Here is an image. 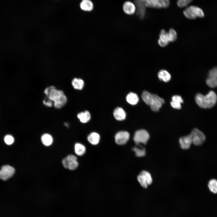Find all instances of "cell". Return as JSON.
<instances>
[{
  "label": "cell",
  "mask_w": 217,
  "mask_h": 217,
  "mask_svg": "<svg viewBox=\"0 0 217 217\" xmlns=\"http://www.w3.org/2000/svg\"><path fill=\"white\" fill-rule=\"evenodd\" d=\"M46 97L53 102V105L56 108H62L66 104L67 99L63 92L57 90L54 86L46 87L44 91Z\"/></svg>",
  "instance_id": "obj_1"
},
{
  "label": "cell",
  "mask_w": 217,
  "mask_h": 217,
  "mask_svg": "<svg viewBox=\"0 0 217 217\" xmlns=\"http://www.w3.org/2000/svg\"><path fill=\"white\" fill-rule=\"evenodd\" d=\"M195 99L197 104L200 107L205 109L210 108L216 104L217 96L213 91L211 90L206 95L197 93Z\"/></svg>",
  "instance_id": "obj_2"
},
{
  "label": "cell",
  "mask_w": 217,
  "mask_h": 217,
  "mask_svg": "<svg viewBox=\"0 0 217 217\" xmlns=\"http://www.w3.org/2000/svg\"><path fill=\"white\" fill-rule=\"evenodd\" d=\"M142 98L144 102L149 105L151 109L154 112H158L164 103L162 98L146 91L143 92Z\"/></svg>",
  "instance_id": "obj_3"
},
{
  "label": "cell",
  "mask_w": 217,
  "mask_h": 217,
  "mask_svg": "<svg viewBox=\"0 0 217 217\" xmlns=\"http://www.w3.org/2000/svg\"><path fill=\"white\" fill-rule=\"evenodd\" d=\"M185 17L190 19H194L197 17L203 18L204 17L203 10L200 7L191 5L187 7L183 11Z\"/></svg>",
  "instance_id": "obj_4"
},
{
  "label": "cell",
  "mask_w": 217,
  "mask_h": 217,
  "mask_svg": "<svg viewBox=\"0 0 217 217\" xmlns=\"http://www.w3.org/2000/svg\"><path fill=\"white\" fill-rule=\"evenodd\" d=\"M190 134L192 143L195 145L200 146L205 141L206 137L204 134L197 128L193 129Z\"/></svg>",
  "instance_id": "obj_5"
},
{
  "label": "cell",
  "mask_w": 217,
  "mask_h": 217,
  "mask_svg": "<svg viewBox=\"0 0 217 217\" xmlns=\"http://www.w3.org/2000/svg\"><path fill=\"white\" fill-rule=\"evenodd\" d=\"M149 138V135L146 130L141 129L137 131L134 137V140L135 143L146 144Z\"/></svg>",
  "instance_id": "obj_6"
},
{
  "label": "cell",
  "mask_w": 217,
  "mask_h": 217,
  "mask_svg": "<svg viewBox=\"0 0 217 217\" xmlns=\"http://www.w3.org/2000/svg\"><path fill=\"white\" fill-rule=\"evenodd\" d=\"M137 179L141 185L145 188H147L153 181L150 173L146 171H142L138 176Z\"/></svg>",
  "instance_id": "obj_7"
},
{
  "label": "cell",
  "mask_w": 217,
  "mask_h": 217,
  "mask_svg": "<svg viewBox=\"0 0 217 217\" xmlns=\"http://www.w3.org/2000/svg\"><path fill=\"white\" fill-rule=\"evenodd\" d=\"M15 169L8 165L2 166L0 169V178L6 181L12 177L15 172Z\"/></svg>",
  "instance_id": "obj_8"
},
{
  "label": "cell",
  "mask_w": 217,
  "mask_h": 217,
  "mask_svg": "<svg viewBox=\"0 0 217 217\" xmlns=\"http://www.w3.org/2000/svg\"><path fill=\"white\" fill-rule=\"evenodd\" d=\"M132 2L136 7V15L140 19H143L145 16L146 7L144 2L142 0H133Z\"/></svg>",
  "instance_id": "obj_9"
},
{
  "label": "cell",
  "mask_w": 217,
  "mask_h": 217,
  "mask_svg": "<svg viewBox=\"0 0 217 217\" xmlns=\"http://www.w3.org/2000/svg\"><path fill=\"white\" fill-rule=\"evenodd\" d=\"M122 8L124 13L128 16L134 15L136 11V7L134 2L129 0L126 1L124 2Z\"/></svg>",
  "instance_id": "obj_10"
},
{
  "label": "cell",
  "mask_w": 217,
  "mask_h": 217,
  "mask_svg": "<svg viewBox=\"0 0 217 217\" xmlns=\"http://www.w3.org/2000/svg\"><path fill=\"white\" fill-rule=\"evenodd\" d=\"M130 134L128 132L120 131L117 132L115 136V141L119 145H123L127 143Z\"/></svg>",
  "instance_id": "obj_11"
},
{
  "label": "cell",
  "mask_w": 217,
  "mask_h": 217,
  "mask_svg": "<svg viewBox=\"0 0 217 217\" xmlns=\"http://www.w3.org/2000/svg\"><path fill=\"white\" fill-rule=\"evenodd\" d=\"M79 6L82 11L86 12H91L94 8V4L91 0H81Z\"/></svg>",
  "instance_id": "obj_12"
},
{
  "label": "cell",
  "mask_w": 217,
  "mask_h": 217,
  "mask_svg": "<svg viewBox=\"0 0 217 217\" xmlns=\"http://www.w3.org/2000/svg\"><path fill=\"white\" fill-rule=\"evenodd\" d=\"M179 142L181 148L184 149H189L192 143L190 134L181 137Z\"/></svg>",
  "instance_id": "obj_13"
},
{
  "label": "cell",
  "mask_w": 217,
  "mask_h": 217,
  "mask_svg": "<svg viewBox=\"0 0 217 217\" xmlns=\"http://www.w3.org/2000/svg\"><path fill=\"white\" fill-rule=\"evenodd\" d=\"M171 102V106L174 108L180 109L181 108V104L183 102V100L181 97L179 95H175L172 97Z\"/></svg>",
  "instance_id": "obj_14"
},
{
  "label": "cell",
  "mask_w": 217,
  "mask_h": 217,
  "mask_svg": "<svg viewBox=\"0 0 217 217\" xmlns=\"http://www.w3.org/2000/svg\"><path fill=\"white\" fill-rule=\"evenodd\" d=\"M113 115L115 118L118 121H123L126 118V113L121 108L117 107L114 110Z\"/></svg>",
  "instance_id": "obj_15"
},
{
  "label": "cell",
  "mask_w": 217,
  "mask_h": 217,
  "mask_svg": "<svg viewBox=\"0 0 217 217\" xmlns=\"http://www.w3.org/2000/svg\"><path fill=\"white\" fill-rule=\"evenodd\" d=\"M158 77L160 80L165 82H168L171 78L170 73L165 69H161L160 70L158 73Z\"/></svg>",
  "instance_id": "obj_16"
},
{
  "label": "cell",
  "mask_w": 217,
  "mask_h": 217,
  "mask_svg": "<svg viewBox=\"0 0 217 217\" xmlns=\"http://www.w3.org/2000/svg\"><path fill=\"white\" fill-rule=\"evenodd\" d=\"M87 140L91 144L96 145L99 142L100 137L99 134L95 132L90 133L87 137Z\"/></svg>",
  "instance_id": "obj_17"
},
{
  "label": "cell",
  "mask_w": 217,
  "mask_h": 217,
  "mask_svg": "<svg viewBox=\"0 0 217 217\" xmlns=\"http://www.w3.org/2000/svg\"><path fill=\"white\" fill-rule=\"evenodd\" d=\"M146 7L160 8H162L159 0H142Z\"/></svg>",
  "instance_id": "obj_18"
},
{
  "label": "cell",
  "mask_w": 217,
  "mask_h": 217,
  "mask_svg": "<svg viewBox=\"0 0 217 217\" xmlns=\"http://www.w3.org/2000/svg\"><path fill=\"white\" fill-rule=\"evenodd\" d=\"M71 84L74 89L81 90L84 87V83L83 79L80 78H74L72 80Z\"/></svg>",
  "instance_id": "obj_19"
},
{
  "label": "cell",
  "mask_w": 217,
  "mask_h": 217,
  "mask_svg": "<svg viewBox=\"0 0 217 217\" xmlns=\"http://www.w3.org/2000/svg\"><path fill=\"white\" fill-rule=\"evenodd\" d=\"M126 99L129 104L133 105L136 104L139 101V98L137 95L133 92L130 93L127 95Z\"/></svg>",
  "instance_id": "obj_20"
},
{
  "label": "cell",
  "mask_w": 217,
  "mask_h": 217,
  "mask_svg": "<svg viewBox=\"0 0 217 217\" xmlns=\"http://www.w3.org/2000/svg\"><path fill=\"white\" fill-rule=\"evenodd\" d=\"M77 117L81 122L85 123L90 121L91 115L89 112L86 111L79 113L77 115Z\"/></svg>",
  "instance_id": "obj_21"
},
{
  "label": "cell",
  "mask_w": 217,
  "mask_h": 217,
  "mask_svg": "<svg viewBox=\"0 0 217 217\" xmlns=\"http://www.w3.org/2000/svg\"><path fill=\"white\" fill-rule=\"evenodd\" d=\"M41 140L44 145L48 146L51 145L52 144L53 139L50 134L46 133L43 134L41 136Z\"/></svg>",
  "instance_id": "obj_22"
},
{
  "label": "cell",
  "mask_w": 217,
  "mask_h": 217,
  "mask_svg": "<svg viewBox=\"0 0 217 217\" xmlns=\"http://www.w3.org/2000/svg\"><path fill=\"white\" fill-rule=\"evenodd\" d=\"M86 148L83 145L79 143H76L74 146V151L75 153L78 156L84 155L86 152Z\"/></svg>",
  "instance_id": "obj_23"
},
{
  "label": "cell",
  "mask_w": 217,
  "mask_h": 217,
  "mask_svg": "<svg viewBox=\"0 0 217 217\" xmlns=\"http://www.w3.org/2000/svg\"><path fill=\"white\" fill-rule=\"evenodd\" d=\"M208 187L210 190L214 193H217V180L212 179L209 182Z\"/></svg>",
  "instance_id": "obj_24"
},
{
  "label": "cell",
  "mask_w": 217,
  "mask_h": 217,
  "mask_svg": "<svg viewBox=\"0 0 217 217\" xmlns=\"http://www.w3.org/2000/svg\"><path fill=\"white\" fill-rule=\"evenodd\" d=\"M168 35L169 42H174L177 39V34L174 29H170L168 32Z\"/></svg>",
  "instance_id": "obj_25"
},
{
  "label": "cell",
  "mask_w": 217,
  "mask_h": 217,
  "mask_svg": "<svg viewBox=\"0 0 217 217\" xmlns=\"http://www.w3.org/2000/svg\"><path fill=\"white\" fill-rule=\"evenodd\" d=\"M132 150L135 153V155L137 157H143L146 155V150L144 148L134 147L133 148Z\"/></svg>",
  "instance_id": "obj_26"
},
{
  "label": "cell",
  "mask_w": 217,
  "mask_h": 217,
  "mask_svg": "<svg viewBox=\"0 0 217 217\" xmlns=\"http://www.w3.org/2000/svg\"><path fill=\"white\" fill-rule=\"evenodd\" d=\"M159 39L165 42L169 43V42L168 39V32H166L164 29H162L161 30Z\"/></svg>",
  "instance_id": "obj_27"
},
{
  "label": "cell",
  "mask_w": 217,
  "mask_h": 217,
  "mask_svg": "<svg viewBox=\"0 0 217 217\" xmlns=\"http://www.w3.org/2000/svg\"><path fill=\"white\" fill-rule=\"evenodd\" d=\"M208 77L213 80H217V67L209 70Z\"/></svg>",
  "instance_id": "obj_28"
},
{
  "label": "cell",
  "mask_w": 217,
  "mask_h": 217,
  "mask_svg": "<svg viewBox=\"0 0 217 217\" xmlns=\"http://www.w3.org/2000/svg\"><path fill=\"white\" fill-rule=\"evenodd\" d=\"M193 0H178L177 5L180 8H183L187 6Z\"/></svg>",
  "instance_id": "obj_29"
},
{
  "label": "cell",
  "mask_w": 217,
  "mask_h": 217,
  "mask_svg": "<svg viewBox=\"0 0 217 217\" xmlns=\"http://www.w3.org/2000/svg\"><path fill=\"white\" fill-rule=\"evenodd\" d=\"M4 140L7 144L10 145L14 143V139L13 137L11 135H7L5 137Z\"/></svg>",
  "instance_id": "obj_30"
},
{
  "label": "cell",
  "mask_w": 217,
  "mask_h": 217,
  "mask_svg": "<svg viewBox=\"0 0 217 217\" xmlns=\"http://www.w3.org/2000/svg\"><path fill=\"white\" fill-rule=\"evenodd\" d=\"M78 165L77 161L72 162L69 163L68 169L71 170H74L77 168Z\"/></svg>",
  "instance_id": "obj_31"
},
{
  "label": "cell",
  "mask_w": 217,
  "mask_h": 217,
  "mask_svg": "<svg viewBox=\"0 0 217 217\" xmlns=\"http://www.w3.org/2000/svg\"><path fill=\"white\" fill-rule=\"evenodd\" d=\"M42 102L44 105L48 107H51L53 105V102L49 99L46 97L45 99L43 100Z\"/></svg>",
  "instance_id": "obj_32"
},
{
  "label": "cell",
  "mask_w": 217,
  "mask_h": 217,
  "mask_svg": "<svg viewBox=\"0 0 217 217\" xmlns=\"http://www.w3.org/2000/svg\"><path fill=\"white\" fill-rule=\"evenodd\" d=\"M162 8H168L170 5L169 0H159Z\"/></svg>",
  "instance_id": "obj_33"
},
{
  "label": "cell",
  "mask_w": 217,
  "mask_h": 217,
  "mask_svg": "<svg viewBox=\"0 0 217 217\" xmlns=\"http://www.w3.org/2000/svg\"><path fill=\"white\" fill-rule=\"evenodd\" d=\"M69 162L77 161V158L75 156L72 154H69L66 157Z\"/></svg>",
  "instance_id": "obj_34"
},
{
  "label": "cell",
  "mask_w": 217,
  "mask_h": 217,
  "mask_svg": "<svg viewBox=\"0 0 217 217\" xmlns=\"http://www.w3.org/2000/svg\"><path fill=\"white\" fill-rule=\"evenodd\" d=\"M62 163L64 167L66 168H68L69 162L67 157L64 158L62 160Z\"/></svg>",
  "instance_id": "obj_35"
},
{
  "label": "cell",
  "mask_w": 217,
  "mask_h": 217,
  "mask_svg": "<svg viewBox=\"0 0 217 217\" xmlns=\"http://www.w3.org/2000/svg\"><path fill=\"white\" fill-rule=\"evenodd\" d=\"M158 42L160 46L163 47L167 46L168 44V43L163 42L159 39L158 40Z\"/></svg>",
  "instance_id": "obj_36"
},
{
  "label": "cell",
  "mask_w": 217,
  "mask_h": 217,
  "mask_svg": "<svg viewBox=\"0 0 217 217\" xmlns=\"http://www.w3.org/2000/svg\"><path fill=\"white\" fill-rule=\"evenodd\" d=\"M64 125L67 126V127H68V123H64Z\"/></svg>",
  "instance_id": "obj_37"
}]
</instances>
